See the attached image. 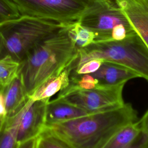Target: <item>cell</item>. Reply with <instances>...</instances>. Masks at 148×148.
<instances>
[{
    "label": "cell",
    "instance_id": "cell-1",
    "mask_svg": "<svg viewBox=\"0 0 148 148\" xmlns=\"http://www.w3.org/2000/svg\"><path fill=\"white\" fill-rule=\"evenodd\" d=\"M136 119V110L131 104L124 103L116 109L46 124L43 131L58 137L73 148H102L116 132Z\"/></svg>",
    "mask_w": 148,
    "mask_h": 148
},
{
    "label": "cell",
    "instance_id": "cell-2",
    "mask_svg": "<svg viewBox=\"0 0 148 148\" xmlns=\"http://www.w3.org/2000/svg\"><path fill=\"white\" fill-rule=\"evenodd\" d=\"M68 25H64L32 48L20 62V74L29 95L49 77L61 73L78 58Z\"/></svg>",
    "mask_w": 148,
    "mask_h": 148
},
{
    "label": "cell",
    "instance_id": "cell-3",
    "mask_svg": "<svg viewBox=\"0 0 148 148\" xmlns=\"http://www.w3.org/2000/svg\"><path fill=\"white\" fill-rule=\"evenodd\" d=\"M92 59L121 65L148 81V47L135 31L122 40L94 42L79 49L76 67Z\"/></svg>",
    "mask_w": 148,
    "mask_h": 148
},
{
    "label": "cell",
    "instance_id": "cell-4",
    "mask_svg": "<svg viewBox=\"0 0 148 148\" xmlns=\"http://www.w3.org/2000/svg\"><path fill=\"white\" fill-rule=\"evenodd\" d=\"M63 26L27 16L0 25V58L9 56L20 62L37 44Z\"/></svg>",
    "mask_w": 148,
    "mask_h": 148
},
{
    "label": "cell",
    "instance_id": "cell-5",
    "mask_svg": "<svg viewBox=\"0 0 148 148\" xmlns=\"http://www.w3.org/2000/svg\"><path fill=\"white\" fill-rule=\"evenodd\" d=\"M78 21L93 32L94 42L122 40L135 31L114 0H94Z\"/></svg>",
    "mask_w": 148,
    "mask_h": 148
},
{
    "label": "cell",
    "instance_id": "cell-6",
    "mask_svg": "<svg viewBox=\"0 0 148 148\" xmlns=\"http://www.w3.org/2000/svg\"><path fill=\"white\" fill-rule=\"evenodd\" d=\"M21 16H27L63 25L77 22L94 0H12Z\"/></svg>",
    "mask_w": 148,
    "mask_h": 148
},
{
    "label": "cell",
    "instance_id": "cell-7",
    "mask_svg": "<svg viewBox=\"0 0 148 148\" xmlns=\"http://www.w3.org/2000/svg\"><path fill=\"white\" fill-rule=\"evenodd\" d=\"M124 84L84 89L69 83L58 92L57 97L89 114L98 113L120 108L125 103L123 98Z\"/></svg>",
    "mask_w": 148,
    "mask_h": 148
},
{
    "label": "cell",
    "instance_id": "cell-8",
    "mask_svg": "<svg viewBox=\"0 0 148 148\" xmlns=\"http://www.w3.org/2000/svg\"><path fill=\"white\" fill-rule=\"evenodd\" d=\"M50 99L31 101L24 112L17 134L16 146L31 138L38 137L46 124V112Z\"/></svg>",
    "mask_w": 148,
    "mask_h": 148
},
{
    "label": "cell",
    "instance_id": "cell-9",
    "mask_svg": "<svg viewBox=\"0 0 148 148\" xmlns=\"http://www.w3.org/2000/svg\"><path fill=\"white\" fill-rule=\"evenodd\" d=\"M148 47V0H114Z\"/></svg>",
    "mask_w": 148,
    "mask_h": 148
},
{
    "label": "cell",
    "instance_id": "cell-10",
    "mask_svg": "<svg viewBox=\"0 0 148 148\" xmlns=\"http://www.w3.org/2000/svg\"><path fill=\"white\" fill-rule=\"evenodd\" d=\"M98 82V87H112L125 84L131 79L139 77L132 70L121 65L103 61L99 69L90 73Z\"/></svg>",
    "mask_w": 148,
    "mask_h": 148
},
{
    "label": "cell",
    "instance_id": "cell-11",
    "mask_svg": "<svg viewBox=\"0 0 148 148\" xmlns=\"http://www.w3.org/2000/svg\"><path fill=\"white\" fill-rule=\"evenodd\" d=\"M77 59L59 74L45 80L29 95V99L32 101L50 99V97L66 88L70 83L71 72L76 67Z\"/></svg>",
    "mask_w": 148,
    "mask_h": 148
},
{
    "label": "cell",
    "instance_id": "cell-12",
    "mask_svg": "<svg viewBox=\"0 0 148 148\" xmlns=\"http://www.w3.org/2000/svg\"><path fill=\"white\" fill-rule=\"evenodd\" d=\"M89 114L69 102L56 98L47 103L46 112V124L69 121Z\"/></svg>",
    "mask_w": 148,
    "mask_h": 148
},
{
    "label": "cell",
    "instance_id": "cell-13",
    "mask_svg": "<svg viewBox=\"0 0 148 148\" xmlns=\"http://www.w3.org/2000/svg\"><path fill=\"white\" fill-rule=\"evenodd\" d=\"M3 91L7 112L6 117L15 115L29 99L20 73Z\"/></svg>",
    "mask_w": 148,
    "mask_h": 148
},
{
    "label": "cell",
    "instance_id": "cell-14",
    "mask_svg": "<svg viewBox=\"0 0 148 148\" xmlns=\"http://www.w3.org/2000/svg\"><path fill=\"white\" fill-rule=\"evenodd\" d=\"M31 101L32 100L29 99L15 115L6 118L0 133V148H16L19 124Z\"/></svg>",
    "mask_w": 148,
    "mask_h": 148
},
{
    "label": "cell",
    "instance_id": "cell-15",
    "mask_svg": "<svg viewBox=\"0 0 148 148\" xmlns=\"http://www.w3.org/2000/svg\"><path fill=\"white\" fill-rule=\"evenodd\" d=\"M140 132L136 121L128 124L116 132L102 148H124L131 143Z\"/></svg>",
    "mask_w": 148,
    "mask_h": 148
},
{
    "label": "cell",
    "instance_id": "cell-16",
    "mask_svg": "<svg viewBox=\"0 0 148 148\" xmlns=\"http://www.w3.org/2000/svg\"><path fill=\"white\" fill-rule=\"evenodd\" d=\"M20 63L12 57L0 58V89L3 90L19 75Z\"/></svg>",
    "mask_w": 148,
    "mask_h": 148
},
{
    "label": "cell",
    "instance_id": "cell-17",
    "mask_svg": "<svg viewBox=\"0 0 148 148\" xmlns=\"http://www.w3.org/2000/svg\"><path fill=\"white\" fill-rule=\"evenodd\" d=\"M68 25L71 35L78 49L86 47L94 42L95 36L93 32L79 21Z\"/></svg>",
    "mask_w": 148,
    "mask_h": 148
},
{
    "label": "cell",
    "instance_id": "cell-18",
    "mask_svg": "<svg viewBox=\"0 0 148 148\" xmlns=\"http://www.w3.org/2000/svg\"><path fill=\"white\" fill-rule=\"evenodd\" d=\"M35 148H73L58 137L43 131L36 138Z\"/></svg>",
    "mask_w": 148,
    "mask_h": 148
},
{
    "label": "cell",
    "instance_id": "cell-19",
    "mask_svg": "<svg viewBox=\"0 0 148 148\" xmlns=\"http://www.w3.org/2000/svg\"><path fill=\"white\" fill-rule=\"evenodd\" d=\"M21 16L17 6L12 0H0V25Z\"/></svg>",
    "mask_w": 148,
    "mask_h": 148
},
{
    "label": "cell",
    "instance_id": "cell-20",
    "mask_svg": "<svg viewBox=\"0 0 148 148\" xmlns=\"http://www.w3.org/2000/svg\"><path fill=\"white\" fill-rule=\"evenodd\" d=\"M103 61L98 59H92L84 62L76 67L72 71L77 74H90L97 71L101 65Z\"/></svg>",
    "mask_w": 148,
    "mask_h": 148
},
{
    "label": "cell",
    "instance_id": "cell-21",
    "mask_svg": "<svg viewBox=\"0 0 148 148\" xmlns=\"http://www.w3.org/2000/svg\"><path fill=\"white\" fill-rule=\"evenodd\" d=\"M124 148H148V134L140 131L135 139Z\"/></svg>",
    "mask_w": 148,
    "mask_h": 148
},
{
    "label": "cell",
    "instance_id": "cell-22",
    "mask_svg": "<svg viewBox=\"0 0 148 148\" xmlns=\"http://www.w3.org/2000/svg\"><path fill=\"white\" fill-rule=\"evenodd\" d=\"M136 123L140 131L148 134V110Z\"/></svg>",
    "mask_w": 148,
    "mask_h": 148
},
{
    "label": "cell",
    "instance_id": "cell-23",
    "mask_svg": "<svg viewBox=\"0 0 148 148\" xmlns=\"http://www.w3.org/2000/svg\"><path fill=\"white\" fill-rule=\"evenodd\" d=\"M7 116V112L5 106V98L3 90L0 89V117L5 119Z\"/></svg>",
    "mask_w": 148,
    "mask_h": 148
},
{
    "label": "cell",
    "instance_id": "cell-24",
    "mask_svg": "<svg viewBox=\"0 0 148 148\" xmlns=\"http://www.w3.org/2000/svg\"><path fill=\"white\" fill-rule=\"evenodd\" d=\"M36 138L37 137L24 141L19 145H17L16 148H35Z\"/></svg>",
    "mask_w": 148,
    "mask_h": 148
},
{
    "label": "cell",
    "instance_id": "cell-25",
    "mask_svg": "<svg viewBox=\"0 0 148 148\" xmlns=\"http://www.w3.org/2000/svg\"><path fill=\"white\" fill-rule=\"evenodd\" d=\"M5 119L0 117V133H1V130H2V128L3 127V125L4 124V122L5 121Z\"/></svg>",
    "mask_w": 148,
    "mask_h": 148
}]
</instances>
